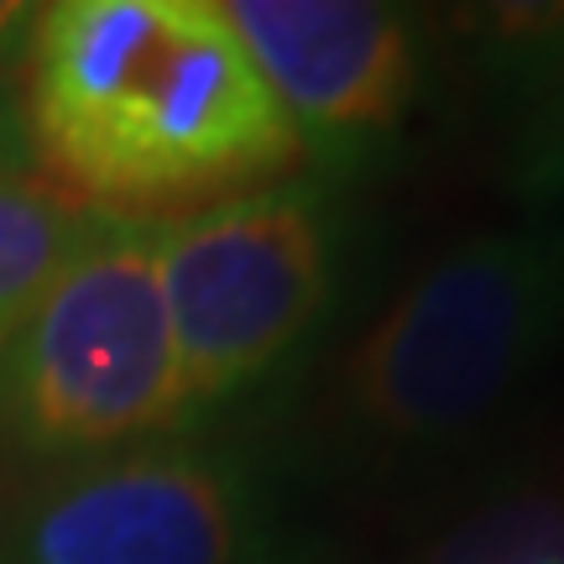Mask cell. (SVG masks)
I'll list each match as a JSON object with an SVG mask.
<instances>
[{
	"label": "cell",
	"instance_id": "cell-1",
	"mask_svg": "<svg viewBox=\"0 0 564 564\" xmlns=\"http://www.w3.org/2000/svg\"><path fill=\"white\" fill-rule=\"evenodd\" d=\"M21 95L42 183L95 215L220 204L303 158L220 0L37 6Z\"/></svg>",
	"mask_w": 564,
	"mask_h": 564
},
{
	"label": "cell",
	"instance_id": "cell-2",
	"mask_svg": "<svg viewBox=\"0 0 564 564\" xmlns=\"http://www.w3.org/2000/svg\"><path fill=\"white\" fill-rule=\"evenodd\" d=\"M162 220L95 215L74 257L0 345V444L84 465L188 413L162 303Z\"/></svg>",
	"mask_w": 564,
	"mask_h": 564
},
{
	"label": "cell",
	"instance_id": "cell-3",
	"mask_svg": "<svg viewBox=\"0 0 564 564\" xmlns=\"http://www.w3.org/2000/svg\"><path fill=\"white\" fill-rule=\"evenodd\" d=\"M564 267L528 230H481L423 267L340 366V408L366 440L423 449L476 434L554 356Z\"/></svg>",
	"mask_w": 564,
	"mask_h": 564
},
{
	"label": "cell",
	"instance_id": "cell-4",
	"mask_svg": "<svg viewBox=\"0 0 564 564\" xmlns=\"http://www.w3.org/2000/svg\"><path fill=\"white\" fill-rule=\"evenodd\" d=\"M162 303L188 413L267 377L329 299V220L314 188L272 183L162 220Z\"/></svg>",
	"mask_w": 564,
	"mask_h": 564
},
{
	"label": "cell",
	"instance_id": "cell-5",
	"mask_svg": "<svg viewBox=\"0 0 564 564\" xmlns=\"http://www.w3.org/2000/svg\"><path fill=\"white\" fill-rule=\"evenodd\" d=\"M257 554L241 460L194 440L63 465L6 528V564H251Z\"/></svg>",
	"mask_w": 564,
	"mask_h": 564
},
{
	"label": "cell",
	"instance_id": "cell-6",
	"mask_svg": "<svg viewBox=\"0 0 564 564\" xmlns=\"http://www.w3.org/2000/svg\"><path fill=\"white\" fill-rule=\"evenodd\" d=\"M303 147L361 152L408 116L419 26L382 0H220Z\"/></svg>",
	"mask_w": 564,
	"mask_h": 564
},
{
	"label": "cell",
	"instance_id": "cell-7",
	"mask_svg": "<svg viewBox=\"0 0 564 564\" xmlns=\"http://www.w3.org/2000/svg\"><path fill=\"white\" fill-rule=\"evenodd\" d=\"M502 21V79L512 105L507 178L533 204L564 173V6L512 11Z\"/></svg>",
	"mask_w": 564,
	"mask_h": 564
},
{
	"label": "cell",
	"instance_id": "cell-8",
	"mask_svg": "<svg viewBox=\"0 0 564 564\" xmlns=\"http://www.w3.org/2000/svg\"><path fill=\"white\" fill-rule=\"evenodd\" d=\"M95 209H79L58 188L26 178H0V345L42 299V288L58 278L74 257Z\"/></svg>",
	"mask_w": 564,
	"mask_h": 564
},
{
	"label": "cell",
	"instance_id": "cell-9",
	"mask_svg": "<svg viewBox=\"0 0 564 564\" xmlns=\"http://www.w3.org/2000/svg\"><path fill=\"white\" fill-rule=\"evenodd\" d=\"M419 564H564V491H497L444 528Z\"/></svg>",
	"mask_w": 564,
	"mask_h": 564
},
{
	"label": "cell",
	"instance_id": "cell-10",
	"mask_svg": "<svg viewBox=\"0 0 564 564\" xmlns=\"http://www.w3.org/2000/svg\"><path fill=\"white\" fill-rule=\"evenodd\" d=\"M26 173H32L26 95H21L17 68H0V178H26Z\"/></svg>",
	"mask_w": 564,
	"mask_h": 564
},
{
	"label": "cell",
	"instance_id": "cell-11",
	"mask_svg": "<svg viewBox=\"0 0 564 564\" xmlns=\"http://www.w3.org/2000/svg\"><path fill=\"white\" fill-rule=\"evenodd\" d=\"M37 26V6H21V0H0V68H17L26 58V42Z\"/></svg>",
	"mask_w": 564,
	"mask_h": 564
},
{
	"label": "cell",
	"instance_id": "cell-12",
	"mask_svg": "<svg viewBox=\"0 0 564 564\" xmlns=\"http://www.w3.org/2000/svg\"><path fill=\"white\" fill-rule=\"evenodd\" d=\"M528 209H533V230L554 246V257H560V267H564V173L549 183V188L528 204Z\"/></svg>",
	"mask_w": 564,
	"mask_h": 564
},
{
	"label": "cell",
	"instance_id": "cell-13",
	"mask_svg": "<svg viewBox=\"0 0 564 564\" xmlns=\"http://www.w3.org/2000/svg\"><path fill=\"white\" fill-rule=\"evenodd\" d=\"M251 564H324L319 554H257Z\"/></svg>",
	"mask_w": 564,
	"mask_h": 564
}]
</instances>
